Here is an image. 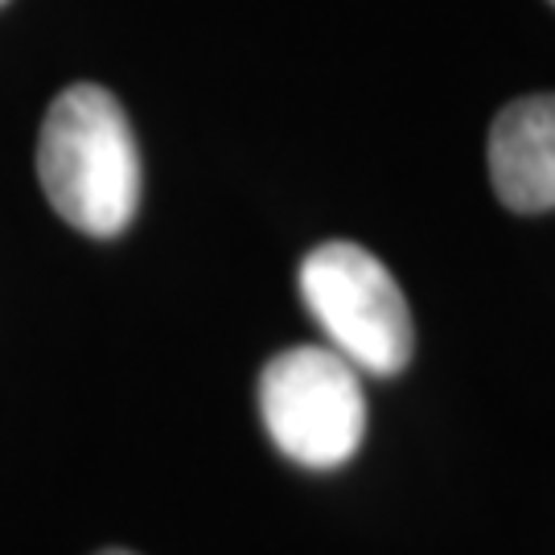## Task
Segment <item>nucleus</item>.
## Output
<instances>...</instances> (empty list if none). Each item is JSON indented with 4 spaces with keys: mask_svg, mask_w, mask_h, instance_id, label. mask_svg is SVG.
<instances>
[{
    "mask_svg": "<svg viewBox=\"0 0 555 555\" xmlns=\"http://www.w3.org/2000/svg\"><path fill=\"white\" fill-rule=\"evenodd\" d=\"M38 173L50 206L82 235H119L140 206V157L112 91L75 82L50 103L38 140Z\"/></svg>",
    "mask_w": 555,
    "mask_h": 555,
    "instance_id": "f257e3e1",
    "label": "nucleus"
},
{
    "mask_svg": "<svg viewBox=\"0 0 555 555\" xmlns=\"http://www.w3.org/2000/svg\"><path fill=\"white\" fill-rule=\"evenodd\" d=\"M300 300L337 354L366 375L391 378L412 362V309L383 268L358 243H321L300 263Z\"/></svg>",
    "mask_w": 555,
    "mask_h": 555,
    "instance_id": "f03ea898",
    "label": "nucleus"
},
{
    "mask_svg": "<svg viewBox=\"0 0 555 555\" xmlns=\"http://www.w3.org/2000/svg\"><path fill=\"white\" fill-rule=\"evenodd\" d=\"M362 371L334 346H293L259 375V416L288 461L305 469H337L362 449L366 396Z\"/></svg>",
    "mask_w": 555,
    "mask_h": 555,
    "instance_id": "7ed1b4c3",
    "label": "nucleus"
},
{
    "mask_svg": "<svg viewBox=\"0 0 555 555\" xmlns=\"http://www.w3.org/2000/svg\"><path fill=\"white\" fill-rule=\"evenodd\" d=\"M490 181L506 210H555V95H522L490 128Z\"/></svg>",
    "mask_w": 555,
    "mask_h": 555,
    "instance_id": "20e7f679",
    "label": "nucleus"
},
{
    "mask_svg": "<svg viewBox=\"0 0 555 555\" xmlns=\"http://www.w3.org/2000/svg\"><path fill=\"white\" fill-rule=\"evenodd\" d=\"M100 555H137V552H124V547H112V552H100Z\"/></svg>",
    "mask_w": 555,
    "mask_h": 555,
    "instance_id": "39448f33",
    "label": "nucleus"
},
{
    "mask_svg": "<svg viewBox=\"0 0 555 555\" xmlns=\"http://www.w3.org/2000/svg\"><path fill=\"white\" fill-rule=\"evenodd\" d=\"M0 4H4V0H0Z\"/></svg>",
    "mask_w": 555,
    "mask_h": 555,
    "instance_id": "423d86ee",
    "label": "nucleus"
},
{
    "mask_svg": "<svg viewBox=\"0 0 555 555\" xmlns=\"http://www.w3.org/2000/svg\"><path fill=\"white\" fill-rule=\"evenodd\" d=\"M552 4H555V0H552Z\"/></svg>",
    "mask_w": 555,
    "mask_h": 555,
    "instance_id": "0eeeda50",
    "label": "nucleus"
}]
</instances>
